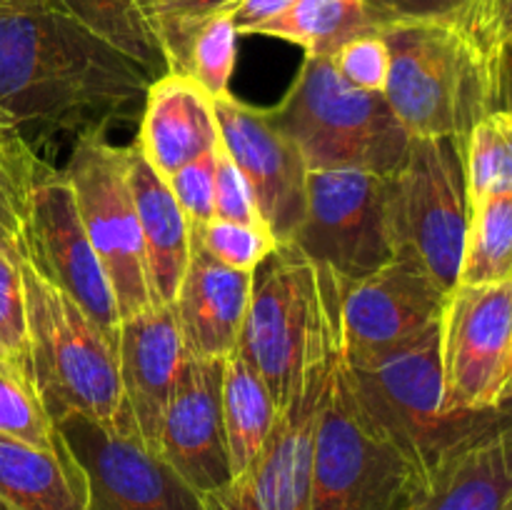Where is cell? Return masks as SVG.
<instances>
[{
	"instance_id": "cell-36",
	"label": "cell",
	"mask_w": 512,
	"mask_h": 510,
	"mask_svg": "<svg viewBox=\"0 0 512 510\" xmlns=\"http://www.w3.org/2000/svg\"><path fill=\"white\" fill-rule=\"evenodd\" d=\"M218 148V145H215ZM170 190L180 210L188 218L190 230L215 218V150L183 165L168 178Z\"/></svg>"
},
{
	"instance_id": "cell-29",
	"label": "cell",
	"mask_w": 512,
	"mask_h": 510,
	"mask_svg": "<svg viewBox=\"0 0 512 510\" xmlns=\"http://www.w3.org/2000/svg\"><path fill=\"white\" fill-rule=\"evenodd\" d=\"M0 435L70 460L55 420L45 410L33 375L0 353Z\"/></svg>"
},
{
	"instance_id": "cell-32",
	"label": "cell",
	"mask_w": 512,
	"mask_h": 510,
	"mask_svg": "<svg viewBox=\"0 0 512 510\" xmlns=\"http://www.w3.org/2000/svg\"><path fill=\"white\" fill-rule=\"evenodd\" d=\"M235 3L238 0H135L163 50L168 73H180L195 30L220 10L235 8Z\"/></svg>"
},
{
	"instance_id": "cell-38",
	"label": "cell",
	"mask_w": 512,
	"mask_h": 510,
	"mask_svg": "<svg viewBox=\"0 0 512 510\" xmlns=\"http://www.w3.org/2000/svg\"><path fill=\"white\" fill-rule=\"evenodd\" d=\"M365 13L375 30L400 23H425V20H468L475 0H363Z\"/></svg>"
},
{
	"instance_id": "cell-25",
	"label": "cell",
	"mask_w": 512,
	"mask_h": 510,
	"mask_svg": "<svg viewBox=\"0 0 512 510\" xmlns=\"http://www.w3.org/2000/svg\"><path fill=\"white\" fill-rule=\"evenodd\" d=\"M373 30L363 0H295L255 35L300 45L305 58H333L348 40Z\"/></svg>"
},
{
	"instance_id": "cell-27",
	"label": "cell",
	"mask_w": 512,
	"mask_h": 510,
	"mask_svg": "<svg viewBox=\"0 0 512 510\" xmlns=\"http://www.w3.org/2000/svg\"><path fill=\"white\" fill-rule=\"evenodd\" d=\"M33 3L78 20L80 25L123 50L153 78L168 73L163 50L150 33L135 0H33Z\"/></svg>"
},
{
	"instance_id": "cell-11",
	"label": "cell",
	"mask_w": 512,
	"mask_h": 510,
	"mask_svg": "<svg viewBox=\"0 0 512 510\" xmlns=\"http://www.w3.org/2000/svg\"><path fill=\"white\" fill-rule=\"evenodd\" d=\"M440 355L448 413L500 408L512 360V280L450 290L440 313Z\"/></svg>"
},
{
	"instance_id": "cell-22",
	"label": "cell",
	"mask_w": 512,
	"mask_h": 510,
	"mask_svg": "<svg viewBox=\"0 0 512 510\" xmlns=\"http://www.w3.org/2000/svg\"><path fill=\"white\" fill-rule=\"evenodd\" d=\"M512 420L485 430L433 470L415 510H508Z\"/></svg>"
},
{
	"instance_id": "cell-43",
	"label": "cell",
	"mask_w": 512,
	"mask_h": 510,
	"mask_svg": "<svg viewBox=\"0 0 512 510\" xmlns=\"http://www.w3.org/2000/svg\"><path fill=\"white\" fill-rule=\"evenodd\" d=\"M33 0H0V8H13V5H28Z\"/></svg>"
},
{
	"instance_id": "cell-37",
	"label": "cell",
	"mask_w": 512,
	"mask_h": 510,
	"mask_svg": "<svg viewBox=\"0 0 512 510\" xmlns=\"http://www.w3.org/2000/svg\"><path fill=\"white\" fill-rule=\"evenodd\" d=\"M215 218L268 228L263 215H260L248 180L240 173L238 165L233 163L223 143H218V148H215Z\"/></svg>"
},
{
	"instance_id": "cell-41",
	"label": "cell",
	"mask_w": 512,
	"mask_h": 510,
	"mask_svg": "<svg viewBox=\"0 0 512 510\" xmlns=\"http://www.w3.org/2000/svg\"><path fill=\"white\" fill-rule=\"evenodd\" d=\"M495 83H498V110L512 115V40L495 50Z\"/></svg>"
},
{
	"instance_id": "cell-7",
	"label": "cell",
	"mask_w": 512,
	"mask_h": 510,
	"mask_svg": "<svg viewBox=\"0 0 512 510\" xmlns=\"http://www.w3.org/2000/svg\"><path fill=\"white\" fill-rule=\"evenodd\" d=\"M428 478L360 405L343 355L325 390L310 468V510H415Z\"/></svg>"
},
{
	"instance_id": "cell-35",
	"label": "cell",
	"mask_w": 512,
	"mask_h": 510,
	"mask_svg": "<svg viewBox=\"0 0 512 510\" xmlns=\"http://www.w3.org/2000/svg\"><path fill=\"white\" fill-rule=\"evenodd\" d=\"M333 65L345 83L365 93H385L390 73V50L378 30L348 40L333 55Z\"/></svg>"
},
{
	"instance_id": "cell-3",
	"label": "cell",
	"mask_w": 512,
	"mask_h": 510,
	"mask_svg": "<svg viewBox=\"0 0 512 510\" xmlns=\"http://www.w3.org/2000/svg\"><path fill=\"white\" fill-rule=\"evenodd\" d=\"M20 273L28 313L30 375L50 418L60 425L80 415L135 435L120 383L118 335L95 323L28 260H20Z\"/></svg>"
},
{
	"instance_id": "cell-9",
	"label": "cell",
	"mask_w": 512,
	"mask_h": 510,
	"mask_svg": "<svg viewBox=\"0 0 512 510\" xmlns=\"http://www.w3.org/2000/svg\"><path fill=\"white\" fill-rule=\"evenodd\" d=\"M63 175L110 280L120 320L158 305L128 178V150L110 143L105 130H90L75 138Z\"/></svg>"
},
{
	"instance_id": "cell-12",
	"label": "cell",
	"mask_w": 512,
	"mask_h": 510,
	"mask_svg": "<svg viewBox=\"0 0 512 510\" xmlns=\"http://www.w3.org/2000/svg\"><path fill=\"white\" fill-rule=\"evenodd\" d=\"M58 430L78 473L85 510H208L203 495L138 435L80 415L63 420Z\"/></svg>"
},
{
	"instance_id": "cell-33",
	"label": "cell",
	"mask_w": 512,
	"mask_h": 510,
	"mask_svg": "<svg viewBox=\"0 0 512 510\" xmlns=\"http://www.w3.org/2000/svg\"><path fill=\"white\" fill-rule=\"evenodd\" d=\"M190 233H193V245H198L210 258L228 268L248 270V273H255L280 248L275 235L263 225H243L213 218Z\"/></svg>"
},
{
	"instance_id": "cell-21",
	"label": "cell",
	"mask_w": 512,
	"mask_h": 510,
	"mask_svg": "<svg viewBox=\"0 0 512 510\" xmlns=\"http://www.w3.org/2000/svg\"><path fill=\"white\" fill-rule=\"evenodd\" d=\"M128 150V178L138 210L150 285L158 305H173L193 253V233L168 180L145 160L138 145Z\"/></svg>"
},
{
	"instance_id": "cell-39",
	"label": "cell",
	"mask_w": 512,
	"mask_h": 510,
	"mask_svg": "<svg viewBox=\"0 0 512 510\" xmlns=\"http://www.w3.org/2000/svg\"><path fill=\"white\" fill-rule=\"evenodd\" d=\"M465 28L495 55L512 40V0H475Z\"/></svg>"
},
{
	"instance_id": "cell-13",
	"label": "cell",
	"mask_w": 512,
	"mask_h": 510,
	"mask_svg": "<svg viewBox=\"0 0 512 510\" xmlns=\"http://www.w3.org/2000/svg\"><path fill=\"white\" fill-rule=\"evenodd\" d=\"M340 355L343 350L310 365L285 408H280L263 453L243 478L205 500L208 510H310L315 428Z\"/></svg>"
},
{
	"instance_id": "cell-20",
	"label": "cell",
	"mask_w": 512,
	"mask_h": 510,
	"mask_svg": "<svg viewBox=\"0 0 512 510\" xmlns=\"http://www.w3.org/2000/svg\"><path fill=\"white\" fill-rule=\"evenodd\" d=\"M218 143L220 125L213 98L185 73L153 78L135 140L145 160L168 180L183 165L213 153Z\"/></svg>"
},
{
	"instance_id": "cell-26",
	"label": "cell",
	"mask_w": 512,
	"mask_h": 510,
	"mask_svg": "<svg viewBox=\"0 0 512 510\" xmlns=\"http://www.w3.org/2000/svg\"><path fill=\"white\" fill-rule=\"evenodd\" d=\"M50 170L18 128L0 125V253L18 265L28 255L35 188Z\"/></svg>"
},
{
	"instance_id": "cell-5",
	"label": "cell",
	"mask_w": 512,
	"mask_h": 510,
	"mask_svg": "<svg viewBox=\"0 0 512 510\" xmlns=\"http://www.w3.org/2000/svg\"><path fill=\"white\" fill-rule=\"evenodd\" d=\"M345 368L360 405L428 480L453 450L512 420L503 408L490 413L445 410L440 320L408 343L365 363H345Z\"/></svg>"
},
{
	"instance_id": "cell-23",
	"label": "cell",
	"mask_w": 512,
	"mask_h": 510,
	"mask_svg": "<svg viewBox=\"0 0 512 510\" xmlns=\"http://www.w3.org/2000/svg\"><path fill=\"white\" fill-rule=\"evenodd\" d=\"M0 500L13 510H85L73 460L0 435Z\"/></svg>"
},
{
	"instance_id": "cell-6",
	"label": "cell",
	"mask_w": 512,
	"mask_h": 510,
	"mask_svg": "<svg viewBox=\"0 0 512 510\" xmlns=\"http://www.w3.org/2000/svg\"><path fill=\"white\" fill-rule=\"evenodd\" d=\"M273 123L315 170L390 175L408 153L410 135L383 93H365L340 78L330 58H305L275 108Z\"/></svg>"
},
{
	"instance_id": "cell-31",
	"label": "cell",
	"mask_w": 512,
	"mask_h": 510,
	"mask_svg": "<svg viewBox=\"0 0 512 510\" xmlns=\"http://www.w3.org/2000/svg\"><path fill=\"white\" fill-rule=\"evenodd\" d=\"M238 55V30L233 23V8L220 10L205 20L193 33L180 73L190 75L210 98L230 95V78Z\"/></svg>"
},
{
	"instance_id": "cell-42",
	"label": "cell",
	"mask_w": 512,
	"mask_h": 510,
	"mask_svg": "<svg viewBox=\"0 0 512 510\" xmlns=\"http://www.w3.org/2000/svg\"><path fill=\"white\" fill-rule=\"evenodd\" d=\"M500 408L508 410L512 415V360H510V373H508V383L503 388V398H500Z\"/></svg>"
},
{
	"instance_id": "cell-17",
	"label": "cell",
	"mask_w": 512,
	"mask_h": 510,
	"mask_svg": "<svg viewBox=\"0 0 512 510\" xmlns=\"http://www.w3.org/2000/svg\"><path fill=\"white\" fill-rule=\"evenodd\" d=\"M223 360L185 355L160 430L158 453L205 500L233 483L223 423Z\"/></svg>"
},
{
	"instance_id": "cell-4",
	"label": "cell",
	"mask_w": 512,
	"mask_h": 510,
	"mask_svg": "<svg viewBox=\"0 0 512 510\" xmlns=\"http://www.w3.org/2000/svg\"><path fill=\"white\" fill-rule=\"evenodd\" d=\"M253 280L238 350L285 408L308 368L343 350V288L333 270L280 245Z\"/></svg>"
},
{
	"instance_id": "cell-45",
	"label": "cell",
	"mask_w": 512,
	"mask_h": 510,
	"mask_svg": "<svg viewBox=\"0 0 512 510\" xmlns=\"http://www.w3.org/2000/svg\"><path fill=\"white\" fill-rule=\"evenodd\" d=\"M508 510H512V495H510V500H508Z\"/></svg>"
},
{
	"instance_id": "cell-44",
	"label": "cell",
	"mask_w": 512,
	"mask_h": 510,
	"mask_svg": "<svg viewBox=\"0 0 512 510\" xmlns=\"http://www.w3.org/2000/svg\"><path fill=\"white\" fill-rule=\"evenodd\" d=\"M0 510H13V508H10V505H5L3 500H0Z\"/></svg>"
},
{
	"instance_id": "cell-34",
	"label": "cell",
	"mask_w": 512,
	"mask_h": 510,
	"mask_svg": "<svg viewBox=\"0 0 512 510\" xmlns=\"http://www.w3.org/2000/svg\"><path fill=\"white\" fill-rule=\"evenodd\" d=\"M0 353L30 373L28 313L20 265L0 253Z\"/></svg>"
},
{
	"instance_id": "cell-19",
	"label": "cell",
	"mask_w": 512,
	"mask_h": 510,
	"mask_svg": "<svg viewBox=\"0 0 512 510\" xmlns=\"http://www.w3.org/2000/svg\"><path fill=\"white\" fill-rule=\"evenodd\" d=\"M255 273L218 263L193 245L188 270L173 300L185 355L228 358L240 343Z\"/></svg>"
},
{
	"instance_id": "cell-14",
	"label": "cell",
	"mask_w": 512,
	"mask_h": 510,
	"mask_svg": "<svg viewBox=\"0 0 512 510\" xmlns=\"http://www.w3.org/2000/svg\"><path fill=\"white\" fill-rule=\"evenodd\" d=\"M220 143L248 180L260 215L280 245L293 240L305 215L308 165L293 140L265 108H253L233 93L213 100Z\"/></svg>"
},
{
	"instance_id": "cell-16",
	"label": "cell",
	"mask_w": 512,
	"mask_h": 510,
	"mask_svg": "<svg viewBox=\"0 0 512 510\" xmlns=\"http://www.w3.org/2000/svg\"><path fill=\"white\" fill-rule=\"evenodd\" d=\"M448 293L410 260L393 258L343 288V360L365 363L438 323Z\"/></svg>"
},
{
	"instance_id": "cell-1",
	"label": "cell",
	"mask_w": 512,
	"mask_h": 510,
	"mask_svg": "<svg viewBox=\"0 0 512 510\" xmlns=\"http://www.w3.org/2000/svg\"><path fill=\"white\" fill-rule=\"evenodd\" d=\"M153 75L78 20L40 5L0 8V125L105 130L145 103Z\"/></svg>"
},
{
	"instance_id": "cell-15",
	"label": "cell",
	"mask_w": 512,
	"mask_h": 510,
	"mask_svg": "<svg viewBox=\"0 0 512 510\" xmlns=\"http://www.w3.org/2000/svg\"><path fill=\"white\" fill-rule=\"evenodd\" d=\"M30 265L75 300L108 333L118 335L120 310L103 263L95 255L70 183L50 170L33 195L28 223Z\"/></svg>"
},
{
	"instance_id": "cell-18",
	"label": "cell",
	"mask_w": 512,
	"mask_h": 510,
	"mask_svg": "<svg viewBox=\"0 0 512 510\" xmlns=\"http://www.w3.org/2000/svg\"><path fill=\"white\" fill-rule=\"evenodd\" d=\"M185 360L173 305H153L118 325V363L135 435L145 448H160L165 408ZM160 455V453H158Z\"/></svg>"
},
{
	"instance_id": "cell-2",
	"label": "cell",
	"mask_w": 512,
	"mask_h": 510,
	"mask_svg": "<svg viewBox=\"0 0 512 510\" xmlns=\"http://www.w3.org/2000/svg\"><path fill=\"white\" fill-rule=\"evenodd\" d=\"M390 50L385 100L410 138H465L498 110L495 55L450 20L380 28Z\"/></svg>"
},
{
	"instance_id": "cell-24",
	"label": "cell",
	"mask_w": 512,
	"mask_h": 510,
	"mask_svg": "<svg viewBox=\"0 0 512 510\" xmlns=\"http://www.w3.org/2000/svg\"><path fill=\"white\" fill-rule=\"evenodd\" d=\"M278 413L263 375L235 348L223 360V423L233 480L243 478L263 453Z\"/></svg>"
},
{
	"instance_id": "cell-28",
	"label": "cell",
	"mask_w": 512,
	"mask_h": 510,
	"mask_svg": "<svg viewBox=\"0 0 512 510\" xmlns=\"http://www.w3.org/2000/svg\"><path fill=\"white\" fill-rule=\"evenodd\" d=\"M512 280V193L470 205L468 235L458 283L488 285Z\"/></svg>"
},
{
	"instance_id": "cell-30",
	"label": "cell",
	"mask_w": 512,
	"mask_h": 510,
	"mask_svg": "<svg viewBox=\"0 0 512 510\" xmlns=\"http://www.w3.org/2000/svg\"><path fill=\"white\" fill-rule=\"evenodd\" d=\"M470 205L512 193V115L493 110L475 123L463 145Z\"/></svg>"
},
{
	"instance_id": "cell-40",
	"label": "cell",
	"mask_w": 512,
	"mask_h": 510,
	"mask_svg": "<svg viewBox=\"0 0 512 510\" xmlns=\"http://www.w3.org/2000/svg\"><path fill=\"white\" fill-rule=\"evenodd\" d=\"M295 0H238L233 8V23L238 35H255V30L283 15Z\"/></svg>"
},
{
	"instance_id": "cell-8",
	"label": "cell",
	"mask_w": 512,
	"mask_h": 510,
	"mask_svg": "<svg viewBox=\"0 0 512 510\" xmlns=\"http://www.w3.org/2000/svg\"><path fill=\"white\" fill-rule=\"evenodd\" d=\"M388 218L395 258L420 265L450 293L470 223L463 143L410 138L403 163L388 175Z\"/></svg>"
},
{
	"instance_id": "cell-10",
	"label": "cell",
	"mask_w": 512,
	"mask_h": 510,
	"mask_svg": "<svg viewBox=\"0 0 512 510\" xmlns=\"http://www.w3.org/2000/svg\"><path fill=\"white\" fill-rule=\"evenodd\" d=\"M288 245L345 283L388 265L395 258L388 175L363 170L308 173L303 223Z\"/></svg>"
}]
</instances>
